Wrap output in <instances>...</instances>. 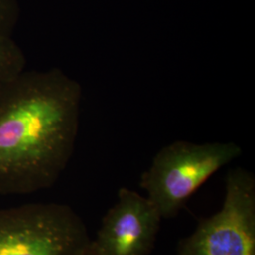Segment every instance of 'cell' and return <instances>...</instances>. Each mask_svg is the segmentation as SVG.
I'll use <instances>...</instances> for the list:
<instances>
[{"label":"cell","instance_id":"obj_1","mask_svg":"<svg viewBox=\"0 0 255 255\" xmlns=\"http://www.w3.org/2000/svg\"><path fill=\"white\" fill-rule=\"evenodd\" d=\"M81 84L59 68L26 69L0 86V194L50 188L79 132Z\"/></svg>","mask_w":255,"mask_h":255},{"label":"cell","instance_id":"obj_2","mask_svg":"<svg viewBox=\"0 0 255 255\" xmlns=\"http://www.w3.org/2000/svg\"><path fill=\"white\" fill-rule=\"evenodd\" d=\"M241 154V146L234 142L175 141L155 155L140 186L162 219H171L204 182Z\"/></svg>","mask_w":255,"mask_h":255},{"label":"cell","instance_id":"obj_3","mask_svg":"<svg viewBox=\"0 0 255 255\" xmlns=\"http://www.w3.org/2000/svg\"><path fill=\"white\" fill-rule=\"evenodd\" d=\"M91 242L85 223L67 204L0 209V255H83Z\"/></svg>","mask_w":255,"mask_h":255},{"label":"cell","instance_id":"obj_4","mask_svg":"<svg viewBox=\"0 0 255 255\" xmlns=\"http://www.w3.org/2000/svg\"><path fill=\"white\" fill-rule=\"evenodd\" d=\"M177 255H255V178L242 167L225 178L219 212L180 241Z\"/></svg>","mask_w":255,"mask_h":255},{"label":"cell","instance_id":"obj_5","mask_svg":"<svg viewBox=\"0 0 255 255\" xmlns=\"http://www.w3.org/2000/svg\"><path fill=\"white\" fill-rule=\"evenodd\" d=\"M162 219L146 197L122 187L102 219L92 248L97 255H149Z\"/></svg>","mask_w":255,"mask_h":255},{"label":"cell","instance_id":"obj_6","mask_svg":"<svg viewBox=\"0 0 255 255\" xmlns=\"http://www.w3.org/2000/svg\"><path fill=\"white\" fill-rule=\"evenodd\" d=\"M26 57L12 37L0 39V86L22 73Z\"/></svg>","mask_w":255,"mask_h":255},{"label":"cell","instance_id":"obj_7","mask_svg":"<svg viewBox=\"0 0 255 255\" xmlns=\"http://www.w3.org/2000/svg\"><path fill=\"white\" fill-rule=\"evenodd\" d=\"M18 16V0H0V39L12 36Z\"/></svg>","mask_w":255,"mask_h":255},{"label":"cell","instance_id":"obj_8","mask_svg":"<svg viewBox=\"0 0 255 255\" xmlns=\"http://www.w3.org/2000/svg\"><path fill=\"white\" fill-rule=\"evenodd\" d=\"M83 255H96V253L94 252V250H93V248H92V242L91 245L89 247V249L87 250V252L84 254Z\"/></svg>","mask_w":255,"mask_h":255}]
</instances>
